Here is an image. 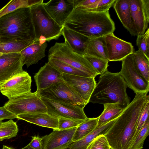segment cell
I'll use <instances>...</instances> for the list:
<instances>
[{"label": "cell", "mask_w": 149, "mask_h": 149, "mask_svg": "<svg viewBox=\"0 0 149 149\" xmlns=\"http://www.w3.org/2000/svg\"><path fill=\"white\" fill-rule=\"evenodd\" d=\"M133 100L125 109L104 135L111 149H131L135 137L140 113L147 101L148 93H136Z\"/></svg>", "instance_id": "obj_1"}, {"label": "cell", "mask_w": 149, "mask_h": 149, "mask_svg": "<svg viewBox=\"0 0 149 149\" xmlns=\"http://www.w3.org/2000/svg\"><path fill=\"white\" fill-rule=\"evenodd\" d=\"M64 26L90 39L113 33L115 29L109 10L94 12L74 8Z\"/></svg>", "instance_id": "obj_2"}, {"label": "cell", "mask_w": 149, "mask_h": 149, "mask_svg": "<svg viewBox=\"0 0 149 149\" xmlns=\"http://www.w3.org/2000/svg\"><path fill=\"white\" fill-rule=\"evenodd\" d=\"M30 7L17 9L0 17V42L35 40Z\"/></svg>", "instance_id": "obj_3"}, {"label": "cell", "mask_w": 149, "mask_h": 149, "mask_svg": "<svg viewBox=\"0 0 149 149\" xmlns=\"http://www.w3.org/2000/svg\"><path fill=\"white\" fill-rule=\"evenodd\" d=\"M127 84L119 72L107 70L99 77L89 102L105 104L119 102L126 108L130 103Z\"/></svg>", "instance_id": "obj_4"}, {"label": "cell", "mask_w": 149, "mask_h": 149, "mask_svg": "<svg viewBox=\"0 0 149 149\" xmlns=\"http://www.w3.org/2000/svg\"><path fill=\"white\" fill-rule=\"evenodd\" d=\"M43 1L30 7L35 40H57L62 35L63 26H59L47 13Z\"/></svg>", "instance_id": "obj_5"}, {"label": "cell", "mask_w": 149, "mask_h": 149, "mask_svg": "<svg viewBox=\"0 0 149 149\" xmlns=\"http://www.w3.org/2000/svg\"><path fill=\"white\" fill-rule=\"evenodd\" d=\"M48 58H53L67 63L95 78L98 73L84 56L73 52L66 42H56L49 49Z\"/></svg>", "instance_id": "obj_6"}, {"label": "cell", "mask_w": 149, "mask_h": 149, "mask_svg": "<svg viewBox=\"0 0 149 149\" xmlns=\"http://www.w3.org/2000/svg\"><path fill=\"white\" fill-rule=\"evenodd\" d=\"M16 116L35 113H47V108L35 92H30L9 100L4 105Z\"/></svg>", "instance_id": "obj_7"}, {"label": "cell", "mask_w": 149, "mask_h": 149, "mask_svg": "<svg viewBox=\"0 0 149 149\" xmlns=\"http://www.w3.org/2000/svg\"><path fill=\"white\" fill-rule=\"evenodd\" d=\"M36 94L39 97L72 104L83 108L87 104L62 78Z\"/></svg>", "instance_id": "obj_8"}, {"label": "cell", "mask_w": 149, "mask_h": 149, "mask_svg": "<svg viewBox=\"0 0 149 149\" xmlns=\"http://www.w3.org/2000/svg\"><path fill=\"white\" fill-rule=\"evenodd\" d=\"M133 53L122 61V67L119 73L127 86L135 93H148L149 91V82L146 80L137 70L134 62Z\"/></svg>", "instance_id": "obj_9"}, {"label": "cell", "mask_w": 149, "mask_h": 149, "mask_svg": "<svg viewBox=\"0 0 149 149\" xmlns=\"http://www.w3.org/2000/svg\"><path fill=\"white\" fill-rule=\"evenodd\" d=\"M46 106L47 113L58 118H63L77 120H85L88 118L84 108L46 98L40 97Z\"/></svg>", "instance_id": "obj_10"}, {"label": "cell", "mask_w": 149, "mask_h": 149, "mask_svg": "<svg viewBox=\"0 0 149 149\" xmlns=\"http://www.w3.org/2000/svg\"><path fill=\"white\" fill-rule=\"evenodd\" d=\"M32 80L24 70L6 81L0 85V92L9 100L31 92Z\"/></svg>", "instance_id": "obj_11"}, {"label": "cell", "mask_w": 149, "mask_h": 149, "mask_svg": "<svg viewBox=\"0 0 149 149\" xmlns=\"http://www.w3.org/2000/svg\"><path fill=\"white\" fill-rule=\"evenodd\" d=\"M104 40L108 61H122L134 52L131 43L118 38L113 33L104 36Z\"/></svg>", "instance_id": "obj_12"}, {"label": "cell", "mask_w": 149, "mask_h": 149, "mask_svg": "<svg viewBox=\"0 0 149 149\" xmlns=\"http://www.w3.org/2000/svg\"><path fill=\"white\" fill-rule=\"evenodd\" d=\"M62 77L63 80L86 104L89 102L96 84L95 78L63 73L62 74Z\"/></svg>", "instance_id": "obj_13"}, {"label": "cell", "mask_w": 149, "mask_h": 149, "mask_svg": "<svg viewBox=\"0 0 149 149\" xmlns=\"http://www.w3.org/2000/svg\"><path fill=\"white\" fill-rule=\"evenodd\" d=\"M131 17L137 36L143 34L149 23V0H129Z\"/></svg>", "instance_id": "obj_14"}, {"label": "cell", "mask_w": 149, "mask_h": 149, "mask_svg": "<svg viewBox=\"0 0 149 149\" xmlns=\"http://www.w3.org/2000/svg\"><path fill=\"white\" fill-rule=\"evenodd\" d=\"M77 127L53 130L49 134L42 137L43 149H67L73 142L72 139Z\"/></svg>", "instance_id": "obj_15"}, {"label": "cell", "mask_w": 149, "mask_h": 149, "mask_svg": "<svg viewBox=\"0 0 149 149\" xmlns=\"http://www.w3.org/2000/svg\"><path fill=\"white\" fill-rule=\"evenodd\" d=\"M43 4L47 13L61 26L74 9V0H50Z\"/></svg>", "instance_id": "obj_16"}, {"label": "cell", "mask_w": 149, "mask_h": 149, "mask_svg": "<svg viewBox=\"0 0 149 149\" xmlns=\"http://www.w3.org/2000/svg\"><path fill=\"white\" fill-rule=\"evenodd\" d=\"M20 53L2 54L0 56V85L24 71Z\"/></svg>", "instance_id": "obj_17"}, {"label": "cell", "mask_w": 149, "mask_h": 149, "mask_svg": "<svg viewBox=\"0 0 149 149\" xmlns=\"http://www.w3.org/2000/svg\"><path fill=\"white\" fill-rule=\"evenodd\" d=\"M38 93L46 89L62 79V74L47 62L41 67L34 76Z\"/></svg>", "instance_id": "obj_18"}, {"label": "cell", "mask_w": 149, "mask_h": 149, "mask_svg": "<svg viewBox=\"0 0 149 149\" xmlns=\"http://www.w3.org/2000/svg\"><path fill=\"white\" fill-rule=\"evenodd\" d=\"M47 46V42L35 40L31 44L20 52L22 65L27 67L38 63L45 56V50Z\"/></svg>", "instance_id": "obj_19"}, {"label": "cell", "mask_w": 149, "mask_h": 149, "mask_svg": "<svg viewBox=\"0 0 149 149\" xmlns=\"http://www.w3.org/2000/svg\"><path fill=\"white\" fill-rule=\"evenodd\" d=\"M62 35L65 42L73 52L81 55H85L89 38L64 26Z\"/></svg>", "instance_id": "obj_20"}, {"label": "cell", "mask_w": 149, "mask_h": 149, "mask_svg": "<svg viewBox=\"0 0 149 149\" xmlns=\"http://www.w3.org/2000/svg\"><path fill=\"white\" fill-rule=\"evenodd\" d=\"M113 8L124 27L132 36H137L131 17L129 0H115Z\"/></svg>", "instance_id": "obj_21"}, {"label": "cell", "mask_w": 149, "mask_h": 149, "mask_svg": "<svg viewBox=\"0 0 149 149\" xmlns=\"http://www.w3.org/2000/svg\"><path fill=\"white\" fill-rule=\"evenodd\" d=\"M17 118L45 127L58 129V118L47 113H35L17 115Z\"/></svg>", "instance_id": "obj_22"}, {"label": "cell", "mask_w": 149, "mask_h": 149, "mask_svg": "<svg viewBox=\"0 0 149 149\" xmlns=\"http://www.w3.org/2000/svg\"><path fill=\"white\" fill-rule=\"evenodd\" d=\"M115 0H74V8L94 12L109 10Z\"/></svg>", "instance_id": "obj_23"}, {"label": "cell", "mask_w": 149, "mask_h": 149, "mask_svg": "<svg viewBox=\"0 0 149 149\" xmlns=\"http://www.w3.org/2000/svg\"><path fill=\"white\" fill-rule=\"evenodd\" d=\"M116 119L99 127H96L91 132L84 137L73 142L67 149H87L90 144L96 137L101 135H104L108 131Z\"/></svg>", "instance_id": "obj_24"}, {"label": "cell", "mask_w": 149, "mask_h": 149, "mask_svg": "<svg viewBox=\"0 0 149 149\" xmlns=\"http://www.w3.org/2000/svg\"><path fill=\"white\" fill-rule=\"evenodd\" d=\"M104 109L98 117L97 125L99 127L117 118L125 108L119 102L103 104Z\"/></svg>", "instance_id": "obj_25"}, {"label": "cell", "mask_w": 149, "mask_h": 149, "mask_svg": "<svg viewBox=\"0 0 149 149\" xmlns=\"http://www.w3.org/2000/svg\"><path fill=\"white\" fill-rule=\"evenodd\" d=\"M85 56L96 57L108 60L104 36L90 39Z\"/></svg>", "instance_id": "obj_26"}, {"label": "cell", "mask_w": 149, "mask_h": 149, "mask_svg": "<svg viewBox=\"0 0 149 149\" xmlns=\"http://www.w3.org/2000/svg\"><path fill=\"white\" fill-rule=\"evenodd\" d=\"M134 62L139 73L149 82V58L139 50L133 53Z\"/></svg>", "instance_id": "obj_27"}, {"label": "cell", "mask_w": 149, "mask_h": 149, "mask_svg": "<svg viewBox=\"0 0 149 149\" xmlns=\"http://www.w3.org/2000/svg\"><path fill=\"white\" fill-rule=\"evenodd\" d=\"M48 62L52 67L61 74L91 77L88 74L58 60L48 58Z\"/></svg>", "instance_id": "obj_28"}, {"label": "cell", "mask_w": 149, "mask_h": 149, "mask_svg": "<svg viewBox=\"0 0 149 149\" xmlns=\"http://www.w3.org/2000/svg\"><path fill=\"white\" fill-rule=\"evenodd\" d=\"M98 117L88 118L80 124L77 127L74 134L73 142L84 137L93 130L97 124Z\"/></svg>", "instance_id": "obj_29"}, {"label": "cell", "mask_w": 149, "mask_h": 149, "mask_svg": "<svg viewBox=\"0 0 149 149\" xmlns=\"http://www.w3.org/2000/svg\"><path fill=\"white\" fill-rule=\"evenodd\" d=\"M34 40H25L0 42V52L2 54L18 53L33 43Z\"/></svg>", "instance_id": "obj_30"}, {"label": "cell", "mask_w": 149, "mask_h": 149, "mask_svg": "<svg viewBox=\"0 0 149 149\" xmlns=\"http://www.w3.org/2000/svg\"><path fill=\"white\" fill-rule=\"evenodd\" d=\"M18 131L16 123L13 120L5 122L0 120V141L15 137Z\"/></svg>", "instance_id": "obj_31"}, {"label": "cell", "mask_w": 149, "mask_h": 149, "mask_svg": "<svg viewBox=\"0 0 149 149\" xmlns=\"http://www.w3.org/2000/svg\"><path fill=\"white\" fill-rule=\"evenodd\" d=\"M40 0H12L0 9V17L17 9L30 7L42 1Z\"/></svg>", "instance_id": "obj_32"}, {"label": "cell", "mask_w": 149, "mask_h": 149, "mask_svg": "<svg viewBox=\"0 0 149 149\" xmlns=\"http://www.w3.org/2000/svg\"><path fill=\"white\" fill-rule=\"evenodd\" d=\"M149 134V118L135 138L131 149H142L144 141Z\"/></svg>", "instance_id": "obj_33"}, {"label": "cell", "mask_w": 149, "mask_h": 149, "mask_svg": "<svg viewBox=\"0 0 149 149\" xmlns=\"http://www.w3.org/2000/svg\"><path fill=\"white\" fill-rule=\"evenodd\" d=\"M98 74L101 75L108 70V61L102 59L87 56H84Z\"/></svg>", "instance_id": "obj_34"}, {"label": "cell", "mask_w": 149, "mask_h": 149, "mask_svg": "<svg viewBox=\"0 0 149 149\" xmlns=\"http://www.w3.org/2000/svg\"><path fill=\"white\" fill-rule=\"evenodd\" d=\"M136 45L139 50L149 58V28L143 34L137 36Z\"/></svg>", "instance_id": "obj_35"}, {"label": "cell", "mask_w": 149, "mask_h": 149, "mask_svg": "<svg viewBox=\"0 0 149 149\" xmlns=\"http://www.w3.org/2000/svg\"><path fill=\"white\" fill-rule=\"evenodd\" d=\"M87 149H111L109 143L104 135L96 137L91 143Z\"/></svg>", "instance_id": "obj_36"}, {"label": "cell", "mask_w": 149, "mask_h": 149, "mask_svg": "<svg viewBox=\"0 0 149 149\" xmlns=\"http://www.w3.org/2000/svg\"><path fill=\"white\" fill-rule=\"evenodd\" d=\"M58 129H67L77 127L85 120H77L63 118H58Z\"/></svg>", "instance_id": "obj_37"}, {"label": "cell", "mask_w": 149, "mask_h": 149, "mask_svg": "<svg viewBox=\"0 0 149 149\" xmlns=\"http://www.w3.org/2000/svg\"><path fill=\"white\" fill-rule=\"evenodd\" d=\"M149 99L146 102L139 115L137 123L135 137L146 121L148 118H149Z\"/></svg>", "instance_id": "obj_38"}, {"label": "cell", "mask_w": 149, "mask_h": 149, "mask_svg": "<svg viewBox=\"0 0 149 149\" xmlns=\"http://www.w3.org/2000/svg\"><path fill=\"white\" fill-rule=\"evenodd\" d=\"M17 118V116L7 110L4 107H0V120Z\"/></svg>", "instance_id": "obj_39"}, {"label": "cell", "mask_w": 149, "mask_h": 149, "mask_svg": "<svg viewBox=\"0 0 149 149\" xmlns=\"http://www.w3.org/2000/svg\"><path fill=\"white\" fill-rule=\"evenodd\" d=\"M32 139L28 145L34 149H43L42 138L38 136H32Z\"/></svg>", "instance_id": "obj_40"}, {"label": "cell", "mask_w": 149, "mask_h": 149, "mask_svg": "<svg viewBox=\"0 0 149 149\" xmlns=\"http://www.w3.org/2000/svg\"><path fill=\"white\" fill-rule=\"evenodd\" d=\"M2 149H14L12 147H8L6 145H3Z\"/></svg>", "instance_id": "obj_41"}, {"label": "cell", "mask_w": 149, "mask_h": 149, "mask_svg": "<svg viewBox=\"0 0 149 149\" xmlns=\"http://www.w3.org/2000/svg\"><path fill=\"white\" fill-rule=\"evenodd\" d=\"M20 149H34L30 147L28 144L26 146Z\"/></svg>", "instance_id": "obj_42"}, {"label": "cell", "mask_w": 149, "mask_h": 149, "mask_svg": "<svg viewBox=\"0 0 149 149\" xmlns=\"http://www.w3.org/2000/svg\"><path fill=\"white\" fill-rule=\"evenodd\" d=\"M2 54V53L0 52V56Z\"/></svg>", "instance_id": "obj_43"}]
</instances>
